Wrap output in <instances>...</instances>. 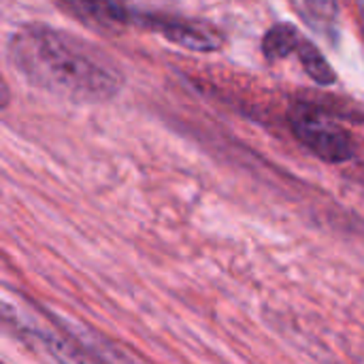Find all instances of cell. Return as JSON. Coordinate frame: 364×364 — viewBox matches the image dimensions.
Here are the masks:
<instances>
[{
    "label": "cell",
    "instance_id": "cell-10",
    "mask_svg": "<svg viewBox=\"0 0 364 364\" xmlns=\"http://www.w3.org/2000/svg\"><path fill=\"white\" fill-rule=\"evenodd\" d=\"M9 102H11V87L0 73V111H4L9 107Z\"/></svg>",
    "mask_w": 364,
    "mask_h": 364
},
{
    "label": "cell",
    "instance_id": "cell-3",
    "mask_svg": "<svg viewBox=\"0 0 364 364\" xmlns=\"http://www.w3.org/2000/svg\"><path fill=\"white\" fill-rule=\"evenodd\" d=\"M132 23L158 32L162 38L171 41L190 51L213 53L224 47L226 36L224 32L209 19L175 15L164 11H134L132 9Z\"/></svg>",
    "mask_w": 364,
    "mask_h": 364
},
{
    "label": "cell",
    "instance_id": "cell-4",
    "mask_svg": "<svg viewBox=\"0 0 364 364\" xmlns=\"http://www.w3.org/2000/svg\"><path fill=\"white\" fill-rule=\"evenodd\" d=\"M0 324H4L9 333L23 339L26 343L41 348L58 364H98L75 339H70L68 335H60L34 320L23 318L11 305L0 303Z\"/></svg>",
    "mask_w": 364,
    "mask_h": 364
},
{
    "label": "cell",
    "instance_id": "cell-8",
    "mask_svg": "<svg viewBox=\"0 0 364 364\" xmlns=\"http://www.w3.org/2000/svg\"><path fill=\"white\" fill-rule=\"evenodd\" d=\"M303 41V34L294 23L282 21L269 28V32L262 38V53L269 60H284L292 53H296L299 45Z\"/></svg>",
    "mask_w": 364,
    "mask_h": 364
},
{
    "label": "cell",
    "instance_id": "cell-7",
    "mask_svg": "<svg viewBox=\"0 0 364 364\" xmlns=\"http://www.w3.org/2000/svg\"><path fill=\"white\" fill-rule=\"evenodd\" d=\"M292 9L301 19L328 43L337 41L339 34V6L335 2H294Z\"/></svg>",
    "mask_w": 364,
    "mask_h": 364
},
{
    "label": "cell",
    "instance_id": "cell-6",
    "mask_svg": "<svg viewBox=\"0 0 364 364\" xmlns=\"http://www.w3.org/2000/svg\"><path fill=\"white\" fill-rule=\"evenodd\" d=\"M60 9L77 17L81 23L94 30L115 32L126 26H132V9L117 2H79L68 0L60 2Z\"/></svg>",
    "mask_w": 364,
    "mask_h": 364
},
{
    "label": "cell",
    "instance_id": "cell-2",
    "mask_svg": "<svg viewBox=\"0 0 364 364\" xmlns=\"http://www.w3.org/2000/svg\"><path fill=\"white\" fill-rule=\"evenodd\" d=\"M288 124L296 141L331 164H343L354 158L356 143L341 122L324 107L311 102H296L290 109Z\"/></svg>",
    "mask_w": 364,
    "mask_h": 364
},
{
    "label": "cell",
    "instance_id": "cell-5",
    "mask_svg": "<svg viewBox=\"0 0 364 364\" xmlns=\"http://www.w3.org/2000/svg\"><path fill=\"white\" fill-rule=\"evenodd\" d=\"M60 324V328L70 337L75 339L94 360L98 364H143L139 363L134 356H130L122 346H117L113 339L105 337L102 333L77 322V320H68V318H62V316H55Z\"/></svg>",
    "mask_w": 364,
    "mask_h": 364
},
{
    "label": "cell",
    "instance_id": "cell-9",
    "mask_svg": "<svg viewBox=\"0 0 364 364\" xmlns=\"http://www.w3.org/2000/svg\"><path fill=\"white\" fill-rule=\"evenodd\" d=\"M296 55L305 68V73L318 83V85H333L337 81V75L331 66V62L324 58V53L309 41L303 36L299 49H296Z\"/></svg>",
    "mask_w": 364,
    "mask_h": 364
},
{
    "label": "cell",
    "instance_id": "cell-1",
    "mask_svg": "<svg viewBox=\"0 0 364 364\" xmlns=\"http://www.w3.org/2000/svg\"><path fill=\"white\" fill-rule=\"evenodd\" d=\"M6 51L26 81L75 105L109 102L126 85L115 58L96 43L62 28L23 23L11 34Z\"/></svg>",
    "mask_w": 364,
    "mask_h": 364
}]
</instances>
